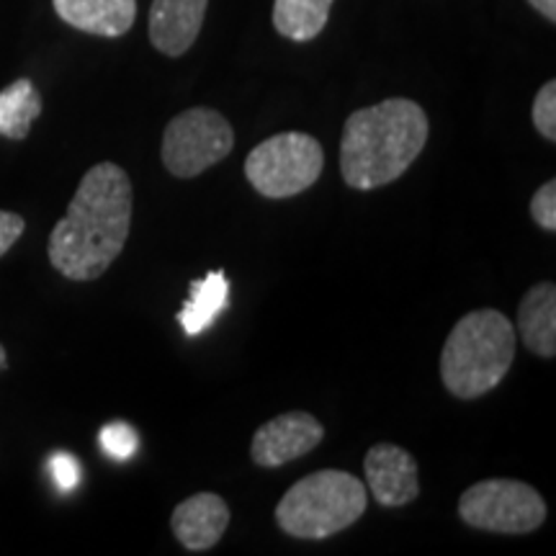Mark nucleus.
<instances>
[{
	"label": "nucleus",
	"instance_id": "obj_20",
	"mask_svg": "<svg viewBox=\"0 0 556 556\" xmlns=\"http://www.w3.org/2000/svg\"><path fill=\"white\" fill-rule=\"evenodd\" d=\"M50 471L58 482L60 490H75L80 482V467H78V458L70 456V454H52L50 458Z\"/></svg>",
	"mask_w": 556,
	"mask_h": 556
},
{
	"label": "nucleus",
	"instance_id": "obj_8",
	"mask_svg": "<svg viewBox=\"0 0 556 556\" xmlns=\"http://www.w3.org/2000/svg\"><path fill=\"white\" fill-rule=\"evenodd\" d=\"M323 438L325 428L315 415L302 413V409L283 413L255 430L253 443H250V456L258 467L276 469L307 456L309 451H315L323 443Z\"/></svg>",
	"mask_w": 556,
	"mask_h": 556
},
{
	"label": "nucleus",
	"instance_id": "obj_11",
	"mask_svg": "<svg viewBox=\"0 0 556 556\" xmlns=\"http://www.w3.org/2000/svg\"><path fill=\"white\" fill-rule=\"evenodd\" d=\"M208 0H152L150 41L157 52L180 58L193 47Z\"/></svg>",
	"mask_w": 556,
	"mask_h": 556
},
{
	"label": "nucleus",
	"instance_id": "obj_19",
	"mask_svg": "<svg viewBox=\"0 0 556 556\" xmlns=\"http://www.w3.org/2000/svg\"><path fill=\"white\" fill-rule=\"evenodd\" d=\"M531 217L546 232H556V180H546L531 199Z\"/></svg>",
	"mask_w": 556,
	"mask_h": 556
},
{
	"label": "nucleus",
	"instance_id": "obj_10",
	"mask_svg": "<svg viewBox=\"0 0 556 556\" xmlns=\"http://www.w3.org/2000/svg\"><path fill=\"white\" fill-rule=\"evenodd\" d=\"M229 505L214 492H199L176 505L170 516V528L189 552H206L217 546L229 526Z\"/></svg>",
	"mask_w": 556,
	"mask_h": 556
},
{
	"label": "nucleus",
	"instance_id": "obj_23",
	"mask_svg": "<svg viewBox=\"0 0 556 556\" xmlns=\"http://www.w3.org/2000/svg\"><path fill=\"white\" fill-rule=\"evenodd\" d=\"M9 368V353H5V348L0 345V371H5Z\"/></svg>",
	"mask_w": 556,
	"mask_h": 556
},
{
	"label": "nucleus",
	"instance_id": "obj_18",
	"mask_svg": "<svg viewBox=\"0 0 556 556\" xmlns=\"http://www.w3.org/2000/svg\"><path fill=\"white\" fill-rule=\"evenodd\" d=\"M533 127L539 129V135L556 142V83L548 80L546 86H541L533 101Z\"/></svg>",
	"mask_w": 556,
	"mask_h": 556
},
{
	"label": "nucleus",
	"instance_id": "obj_13",
	"mask_svg": "<svg viewBox=\"0 0 556 556\" xmlns=\"http://www.w3.org/2000/svg\"><path fill=\"white\" fill-rule=\"evenodd\" d=\"M518 332L523 345L541 358L556 356V287L536 283L518 307Z\"/></svg>",
	"mask_w": 556,
	"mask_h": 556
},
{
	"label": "nucleus",
	"instance_id": "obj_21",
	"mask_svg": "<svg viewBox=\"0 0 556 556\" xmlns=\"http://www.w3.org/2000/svg\"><path fill=\"white\" fill-rule=\"evenodd\" d=\"M26 229V219L16 212H0V258L16 245Z\"/></svg>",
	"mask_w": 556,
	"mask_h": 556
},
{
	"label": "nucleus",
	"instance_id": "obj_14",
	"mask_svg": "<svg viewBox=\"0 0 556 556\" xmlns=\"http://www.w3.org/2000/svg\"><path fill=\"white\" fill-rule=\"evenodd\" d=\"M229 278L225 270H208L204 278L191 281V294L178 309V325L189 338H197L214 325L219 312L227 307Z\"/></svg>",
	"mask_w": 556,
	"mask_h": 556
},
{
	"label": "nucleus",
	"instance_id": "obj_16",
	"mask_svg": "<svg viewBox=\"0 0 556 556\" xmlns=\"http://www.w3.org/2000/svg\"><path fill=\"white\" fill-rule=\"evenodd\" d=\"M332 0H276L274 26L291 41H312L328 26Z\"/></svg>",
	"mask_w": 556,
	"mask_h": 556
},
{
	"label": "nucleus",
	"instance_id": "obj_12",
	"mask_svg": "<svg viewBox=\"0 0 556 556\" xmlns=\"http://www.w3.org/2000/svg\"><path fill=\"white\" fill-rule=\"evenodd\" d=\"M58 16L93 37H124L137 18V0H52Z\"/></svg>",
	"mask_w": 556,
	"mask_h": 556
},
{
	"label": "nucleus",
	"instance_id": "obj_4",
	"mask_svg": "<svg viewBox=\"0 0 556 556\" xmlns=\"http://www.w3.org/2000/svg\"><path fill=\"white\" fill-rule=\"evenodd\" d=\"M366 505V484L358 477L340 469H319L299 479L278 500L276 523L294 539H330L356 523Z\"/></svg>",
	"mask_w": 556,
	"mask_h": 556
},
{
	"label": "nucleus",
	"instance_id": "obj_9",
	"mask_svg": "<svg viewBox=\"0 0 556 556\" xmlns=\"http://www.w3.org/2000/svg\"><path fill=\"white\" fill-rule=\"evenodd\" d=\"M366 484L374 500L384 507H402L420 495L417 462L394 443H377L364 458Z\"/></svg>",
	"mask_w": 556,
	"mask_h": 556
},
{
	"label": "nucleus",
	"instance_id": "obj_22",
	"mask_svg": "<svg viewBox=\"0 0 556 556\" xmlns=\"http://www.w3.org/2000/svg\"><path fill=\"white\" fill-rule=\"evenodd\" d=\"M528 3L533 5V9H536L541 16H544L546 21H556V0H528Z\"/></svg>",
	"mask_w": 556,
	"mask_h": 556
},
{
	"label": "nucleus",
	"instance_id": "obj_5",
	"mask_svg": "<svg viewBox=\"0 0 556 556\" xmlns=\"http://www.w3.org/2000/svg\"><path fill=\"white\" fill-rule=\"evenodd\" d=\"M325 152L312 135L281 131L263 139L245 157V176L266 199H291L312 189L323 176Z\"/></svg>",
	"mask_w": 556,
	"mask_h": 556
},
{
	"label": "nucleus",
	"instance_id": "obj_3",
	"mask_svg": "<svg viewBox=\"0 0 556 556\" xmlns=\"http://www.w3.org/2000/svg\"><path fill=\"white\" fill-rule=\"evenodd\" d=\"M516 328L503 312H469L454 325L441 351L443 387L458 400L492 392L516 361Z\"/></svg>",
	"mask_w": 556,
	"mask_h": 556
},
{
	"label": "nucleus",
	"instance_id": "obj_7",
	"mask_svg": "<svg viewBox=\"0 0 556 556\" xmlns=\"http://www.w3.org/2000/svg\"><path fill=\"white\" fill-rule=\"evenodd\" d=\"M235 148V129L219 111L197 106L180 111L163 131V165L176 178H197Z\"/></svg>",
	"mask_w": 556,
	"mask_h": 556
},
{
	"label": "nucleus",
	"instance_id": "obj_2",
	"mask_svg": "<svg viewBox=\"0 0 556 556\" xmlns=\"http://www.w3.org/2000/svg\"><path fill=\"white\" fill-rule=\"evenodd\" d=\"M428 135V114L409 99H387L353 111L340 139L343 180L358 191L394 184L426 148Z\"/></svg>",
	"mask_w": 556,
	"mask_h": 556
},
{
	"label": "nucleus",
	"instance_id": "obj_6",
	"mask_svg": "<svg viewBox=\"0 0 556 556\" xmlns=\"http://www.w3.org/2000/svg\"><path fill=\"white\" fill-rule=\"evenodd\" d=\"M458 516L471 528L523 536L544 526L546 503L531 484L516 479H484L458 497Z\"/></svg>",
	"mask_w": 556,
	"mask_h": 556
},
{
	"label": "nucleus",
	"instance_id": "obj_15",
	"mask_svg": "<svg viewBox=\"0 0 556 556\" xmlns=\"http://www.w3.org/2000/svg\"><path fill=\"white\" fill-rule=\"evenodd\" d=\"M41 114V96L29 78L13 80L0 90V137L26 139Z\"/></svg>",
	"mask_w": 556,
	"mask_h": 556
},
{
	"label": "nucleus",
	"instance_id": "obj_1",
	"mask_svg": "<svg viewBox=\"0 0 556 556\" xmlns=\"http://www.w3.org/2000/svg\"><path fill=\"white\" fill-rule=\"evenodd\" d=\"M135 193L127 170L99 163L83 176L65 217L54 225L47 255L70 281H93L122 255L129 240Z\"/></svg>",
	"mask_w": 556,
	"mask_h": 556
},
{
	"label": "nucleus",
	"instance_id": "obj_17",
	"mask_svg": "<svg viewBox=\"0 0 556 556\" xmlns=\"http://www.w3.org/2000/svg\"><path fill=\"white\" fill-rule=\"evenodd\" d=\"M101 446L111 458L116 462H127V458L135 456L137 451V433L135 428L127 426V422H109L106 428H101Z\"/></svg>",
	"mask_w": 556,
	"mask_h": 556
}]
</instances>
